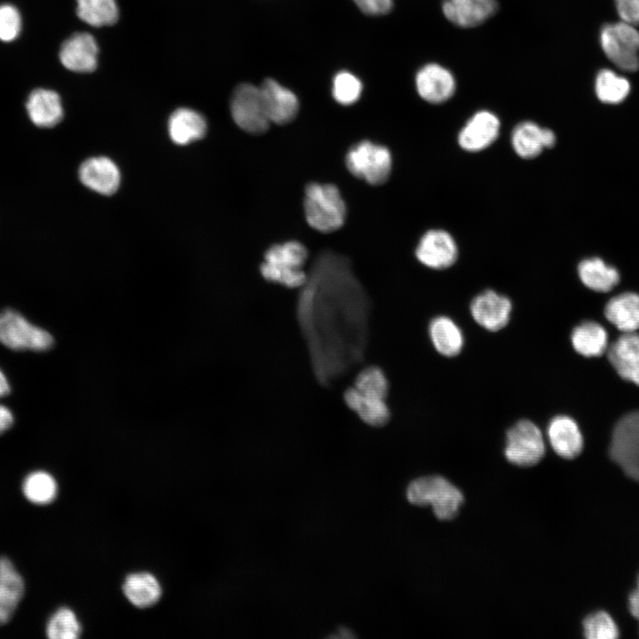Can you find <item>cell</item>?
Listing matches in <instances>:
<instances>
[{
  "label": "cell",
  "instance_id": "cell-1",
  "mask_svg": "<svg viewBox=\"0 0 639 639\" xmlns=\"http://www.w3.org/2000/svg\"><path fill=\"white\" fill-rule=\"evenodd\" d=\"M325 292L332 307L303 286L299 318L308 335L315 370L324 381L360 356L365 343L366 309L363 289L353 276L349 259L327 250L320 253L307 274Z\"/></svg>",
  "mask_w": 639,
  "mask_h": 639
},
{
  "label": "cell",
  "instance_id": "cell-2",
  "mask_svg": "<svg viewBox=\"0 0 639 639\" xmlns=\"http://www.w3.org/2000/svg\"><path fill=\"white\" fill-rule=\"evenodd\" d=\"M304 208L308 225L320 233L340 229L346 219L345 202L333 184H308L304 190Z\"/></svg>",
  "mask_w": 639,
  "mask_h": 639
},
{
  "label": "cell",
  "instance_id": "cell-3",
  "mask_svg": "<svg viewBox=\"0 0 639 639\" xmlns=\"http://www.w3.org/2000/svg\"><path fill=\"white\" fill-rule=\"evenodd\" d=\"M307 257V248L299 241L275 244L265 251L260 272L268 281L290 288H300L307 280L303 269Z\"/></svg>",
  "mask_w": 639,
  "mask_h": 639
},
{
  "label": "cell",
  "instance_id": "cell-4",
  "mask_svg": "<svg viewBox=\"0 0 639 639\" xmlns=\"http://www.w3.org/2000/svg\"><path fill=\"white\" fill-rule=\"evenodd\" d=\"M406 498L417 506L430 505L440 520L454 518L463 502L461 491L441 476L414 479L407 486Z\"/></svg>",
  "mask_w": 639,
  "mask_h": 639
},
{
  "label": "cell",
  "instance_id": "cell-5",
  "mask_svg": "<svg viewBox=\"0 0 639 639\" xmlns=\"http://www.w3.org/2000/svg\"><path fill=\"white\" fill-rule=\"evenodd\" d=\"M345 164L354 177L370 185H380L390 178L392 158L386 146L362 140L349 149Z\"/></svg>",
  "mask_w": 639,
  "mask_h": 639
},
{
  "label": "cell",
  "instance_id": "cell-6",
  "mask_svg": "<svg viewBox=\"0 0 639 639\" xmlns=\"http://www.w3.org/2000/svg\"><path fill=\"white\" fill-rule=\"evenodd\" d=\"M600 43L607 58L619 69L635 72L639 68V31L623 20L604 25Z\"/></svg>",
  "mask_w": 639,
  "mask_h": 639
},
{
  "label": "cell",
  "instance_id": "cell-7",
  "mask_svg": "<svg viewBox=\"0 0 639 639\" xmlns=\"http://www.w3.org/2000/svg\"><path fill=\"white\" fill-rule=\"evenodd\" d=\"M610 455L627 476L639 481V411L625 414L615 425Z\"/></svg>",
  "mask_w": 639,
  "mask_h": 639
},
{
  "label": "cell",
  "instance_id": "cell-8",
  "mask_svg": "<svg viewBox=\"0 0 639 639\" xmlns=\"http://www.w3.org/2000/svg\"><path fill=\"white\" fill-rule=\"evenodd\" d=\"M504 454L517 466L538 463L545 454V442L539 427L526 419L516 422L507 432Z\"/></svg>",
  "mask_w": 639,
  "mask_h": 639
},
{
  "label": "cell",
  "instance_id": "cell-9",
  "mask_svg": "<svg viewBox=\"0 0 639 639\" xmlns=\"http://www.w3.org/2000/svg\"><path fill=\"white\" fill-rule=\"evenodd\" d=\"M0 342L12 350L45 351L53 344L47 331L31 324L12 310L0 312Z\"/></svg>",
  "mask_w": 639,
  "mask_h": 639
},
{
  "label": "cell",
  "instance_id": "cell-10",
  "mask_svg": "<svg viewBox=\"0 0 639 639\" xmlns=\"http://www.w3.org/2000/svg\"><path fill=\"white\" fill-rule=\"evenodd\" d=\"M231 115L244 131L259 135L270 126L259 87L250 83L238 85L230 100Z\"/></svg>",
  "mask_w": 639,
  "mask_h": 639
},
{
  "label": "cell",
  "instance_id": "cell-11",
  "mask_svg": "<svg viewBox=\"0 0 639 639\" xmlns=\"http://www.w3.org/2000/svg\"><path fill=\"white\" fill-rule=\"evenodd\" d=\"M416 258L425 266L442 270L452 266L458 257V247L453 236L442 229L427 231L415 249Z\"/></svg>",
  "mask_w": 639,
  "mask_h": 639
},
{
  "label": "cell",
  "instance_id": "cell-12",
  "mask_svg": "<svg viewBox=\"0 0 639 639\" xmlns=\"http://www.w3.org/2000/svg\"><path fill=\"white\" fill-rule=\"evenodd\" d=\"M501 122L489 110L476 112L461 129L458 144L462 149L476 153L489 147L498 138Z\"/></svg>",
  "mask_w": 639,
  "mask_h": 639
},
{
  "label": "cell",
  "instance_id": "cell-13",
  "mask_svg": "<svg viewBox=\"0 0 639 639\" xmlns=\"http://www.w3.org/2000/svg\"><path fill=\"white\" fill-rule=\"evenodd\" d=\"M474 320L488 331H498L509 323L512 304L509 297L487 289L477 295L470 303Z\"/></svg>",
  "mask_w": 639,
  "mask_h": 639
},
{
  "label": "cell",
  "instance_id": "cell-14",
  "mask_svg": "<svg viewBox=\"0 0 639 639\" xmlns=\"http://www.w3.org/2000/svg\"><path fill=\"white\" fill-rule=\"evenodd\" d=\"M415 87L419 96L431 104H440L450 99L456 89L454 75L438 63H428L415 75Z\"/></svg>",
  "mask_w": 639,
  "mask_h": 639
},
{
  "label": "cell",
  "instance_id": "cell-15",
  "mask_svg": "<svg viewBox=\"0 0 639 639\" xmlns=\"http://www.w3.org/2000/svg\"><path fill=\"white\" fill-rule=\"evenodd\" d=\"M259 89L270 122L284 125L296 118L299 103L293 91L271 78L265 79Z\"/></svg>",
  "mask_w": 639,
  "mask_h": 639
},
{
  "label": "cell",
  "instance_id": "cell-16",
  "mask_svg": "<svg viewBox=\"0 0 639 639\" xmlns=\"http://www.w3.org/2000/svg\"><path fill=\"white\" fill-rule=\"evenodd\" d=\"M556 138L553 130L540 127L534 122L517 123L511 133V144L516 154L524 159H533L544 149L551 148Z\"/></svg>",
  "mask_w": 639,
  "mask_h": 639
},
{
  "label": "cell",
  "instance_id": "cell-17",
  "mask_svg": "<svg viewBox=\"0 0 639 639\" xmlns=\"http://www.w3.org/2000/svg\"><path fill=\"white\" fill-rule=\"evenodd\" d=\"M99 48L94 37L88 33H76L67 39L59 51V60L75 72H91L97 67Z\"/></svg>",
  "mask_w": 639,
  "mask_h": 639
},
{
  "label": "cell",
  "instance_id": "cell-18",
  "mask_svg": "<svg viewBox=\"0 0 639 639\" xmlns=\"http://www.w3.org/2000/svg\"><path fill=\"white\" fill-rule=\"evenodd\" d=\"M79 178L85 186L104 195L114 193L121 181L118 167L105 156L84 161L79 169Z\"/></svg>",
  "mask_w": 639,
  "mask_h": 639
},
{
  "label": "cell",
  "instance_id": "cell-19",
  "mask_svg": "<svg viewBox=\"0 0 639 639\" xmlns=\"http://www.w3.org/2000/svg\"><path fill=\"white\" fill-rule=\"evenodd\" d=\"M607 355L621 378L639 386V334L624 333L611 343Z\"/></svg>",
  "mask_w": 639,
  "mask_h": 639
},
{
  "label": "cell",
  "instance_id": "cell-20",
  "mask_svg": "<svg viewBox=\"0 0 639 639\" xmlns=\"http://www.w3.org/2000/svg\"><path fill=\"white\" fill-rule=\"evenodd\" d=\"M496 0H444L445 17L460 28L476 27L495 13Z\"/></svg>",
  "mask_w": 639,
  "mask_h": 639
},
{
  "label": "cell",
  "instance_id": "cell-21",
  "mask_svg": "<svg viewBox=\"0 0 639 639\" xmlns=\"http://www.w3.org/2000/svg\"><path fill=\"white\" fill-rule=\"evenodd\" d=\"M548 438L556 454L573 459L583 448V437L577 422L568 415H556L548 425Z\"/></svg>",
  "mask_w": 639,
  "mask_h": 639
},
{
  "label": "cell",
  "instance_id": "cell-22",
  "mask_svg": "<svg viewBox=\"0 0 639 639\" xmlns=\"http://www.w3.org/2000/svg\"><path fill=\"white\" fill-rule=\"evenodd\" d=\"M24 591V580L13 564L7 557H0V626L12 619Z\"/></svg>",
  "mask_w": 639,
  "mask_h": 639
},
{
  "label": "cell",
  "instance_id": "cell-23",
  "mask_svg": "<svg viewBox=\"0 0 639 639\" xmlns=\"http://www.w3.org/2000/svg\"><path fill=\"white\" fill-rule=\"evenodd\" d=\"M26 107L30 120L38 127H53L63 117L60 98L57 92L51 90L33 91L28 96Z\"/></svg>",
  "mask_w": 639,
  "mask_h": 639
},
{
  "label": "cell",
  "instance_id": "cell-24",
  "mask_svg": "<svg viewBox=\"0 0 639 639\" xmlns=\"http://www.w3.org/2000/svg\"><path fill=\"white\" fill-rule=\"evenodd\" d=\"M168 130L174 143L184 146L204 137L207 122L200 113L181 107L170 116Z\"/></svg>",
  "mask_w": 639,
  "mask_h": 639
},
{
  "label": "cell",
  "instance_id": "cell-25",
  "mask_svg": "<svg viewBox=\"0 0 639 639\" xmlns=\"http://www.w3.org/2000/svg\"><path fill=\"white\" fill-rule=\"evenodd\" d=\"M343 398L346 405L370 426H383L390 419L385 399L363 394L353 386L348 388Z\"/></svg>",
  "mask_w": 639,
  "mask_h": 639
},
{
  "label": "cell",
  "instance_id": "cell-26",
  "mask_svg": "<svg viewBox=\"0 0 639 639\" xmlns=\"http://www.w3.org/2000/svg\"><path fill=\"white\" fill-rule=\"evenodd\" d=\"M604 314L619 330L635 331L639 328V295L626 292L613 296L606 304Z\"/></svg>",
  "mask_w": 639,
  "mask_h": 639
},
{
  "label": "cell",
  "instance_id": "cell-27",
  "mask_svg": "<svg viewBox=\"0 0 639 639\" xmlns=\"http://www.w3.org/2000/svg\"><path fill=\"white\" fill-rule=\"evenodd\" d=\"M429 335L437 351L446 357L458 355L464 338L459 326L447 316H438L429 325Z\"/></svg>",
  "mask_w": 639,
  "mask_h": 639
},
{
  "label": "cell",
  "instance_id": "cell-28",
  "mask_svg": "<svg viewBox=\"0 0 639 639\" xmlns=\"http://www.w3.org/2000/svg\"><path fill=\"white\" fill-rule=\"evenodd\" d=\"M578 274L586 287L596 292H608L619 281L618 270L599 257L582 260L578 265Z\"/></svg>",
  "mask_w": 639,
  "mask_h": 639
},
{
  "label": "cell",
  "instance_id": "cell-29",
  "mask_svg": "<svg viewBox=\"0 0 639 639\" xmlns=\"http://www.w3.org/2000/svg\"><path fill=\"white\" fill-rule=\"evenodd\" d=\"M122 590L127 599L139 608L154 604L162 595L159 581L148 572H136L127 576Z\"/></svg>",
  "mask_w": 639,
  "mask_h": 639
},
{
  "label": "cell",
  "instance_id": "cell-30",
  "mask_svg": "<svg viewBox=\"0 0 639 639\" xmlns=\"http://www.w3.org/2000/svg\"><path fill=\"white\" fill-rule=\"evenodd\" d=\"M571 341L579 354L585 357H597L605 351L608 335L600 324L586 320L572 329Z\"/></svg>",
  "mask_w": 639,
  "mask_h": 639
},
{
  "label": "cell",
  "instance_id": "cell-31",
  "mask_svg": "<svg viewBox=\"0 0 639 639\" xmlns=\"http://www.w3.org/2000/svg\"><path fill=\"white\" fill-rule=\"evenodd\" d=\"M77 16L93 27L114 24L118 19L115 0H76Z\"/></svg>",
  "mask_w": 639,
  "mask_h": 639
},
{
  "label": "cell",
  "instance_id": "cell-32",
  "mask_svg": "<svg viewBox=\"0 0 639 639\" xmlns=\"http://www.w3.org/2000/svg\"><path fill=\"white\" fill-rule=\"evenodd\" d=\"M596 94L606 104H619L629 94L630 83L623 76L610 69L601 70L596 78Z\"/></svg>",
  "mask_w": 639,
  "mask_h": 639
},
{
  "label": "cell",
  "instance_id": "cell-33",
  "mask_svg": "<svg viewBox=\"0 0 639 639\" xmlns=\"http://www.w3.org/2000/svg\"><path fill=\"white\" fill-rule=\"evenodd\" d=\"M25 497L35 504L51 502L58 492V486L51 475L45 471H35L25 478L22 485Z\"/></svg>",
  "mask_w": 639,
  "mask_h": 639
},
{
  "label": "cell",
  "instance_id": "cell-34",
  "mask_svg": "<svg viewBox=\"0 0 639 639\" xmlns=\"http://www.w3.org/2000/svg\"><path fill=\"white\" fill-rule=\"evenodd\" d=\"M81 625L68 608L59 609L49 619L46 635L51 639H75L80 635Z\"/></svg>",
  "mask_w": 639,
  "mask_h": 639
},
{
  "label": "cell",
  "instance_id": "cell-35",
  "mask_svg": "<svg viewBox=\"0 0 639 639\" xmlns=\"http://www.w3.org/2000/svg\"><path fill=\"white\" fill-rule=\"evenodd\" d=\"M353 387L363 394L383 399H386L389 390L387 378L377 367H368L361 370Z\"/></svg>",
  "mask_w": 639,
  "mask_h": 639
},
{
  "label": "cell",
  "instance_id": "cell-36",
  "mask_svg": "<svg viewBox=\"0 0 639 639\" xmlns=\"http://www.w3.org/2000/svg\"><path fill=\"white\" fill-rule=\"evenodd\" d=\"M362 92V83L358 77L347 71L335 75L332 94L335 101L343 106L355 103Z\"/></svg>",
  "mask_w": 639,
  "mask_h": 639
},
{
  "label": "cell",
  "instance_id": "cell-37",
  "mask_svg": "<svg viewBox=\"0 0 639 639\" xmlns=\"http://www.w3.org/2000/svg\"><path fill=\"white\" fill-rule=\"evenodd\" d=\"M583 632L588 639H614L619 636L614 620L604 611L594 612L584 619Z\"/></svg>",
  "mask_w": 639,
  "mask_h": 639
},
{
  "label": "cell",
  "instance_id": "cell-38",
  "mask_svg": "<svg viewBox=\"0 0 639 639\" xmlns=\"http://www.w3.org/2000/svg\"><path fill=\"white\" fill-rule=\"evenodd\" d=\"M21 18L18 10L10 4L0 5V40L11 42L20 34Z\"/></svg>",
  "mask_w": 639,
  "mask_h": 639
},
{
  "label": "cell",
  "instance_id": "cell-39",
  "mask_svg": "<svg viewBox=\"0 0 639 639\" xmlns=\"http://www.w3.org/2000/svg\"><path fill=\"white\" fill-rule=\"evenodd\" d=\"M621 20L639 25V0H614Z\"/></svg>",
  "mask_w": 639,
  "mask_h": 639
},
{
  "label": "cell",
  "instance_id": "cell-40",
  "mask_svg": "<svg viewBox=\"0 0 639 639\" xmlns=\"http://www.w3.org/2000/svg\"><path fill=\"white\" fill-rule=\"evenodd\" d=\"M358 7L368 15H383L392 8V0H353Z\"/></svg>",
  "mask_w": 639,
  "mask_h": 639
},
{
  "label": "cell",
  "instance_id": "cell-41",
  "mask_svg": "<svg viewBox=\"0 0 639 639\" xmlns=\"http://www.w3.org/2000/svg\"><path fill=\"white\" fill-rule=\"evenodd\" d=\"M628 609L631 614L639 621V575L637 577L636 587L628 597Z\"/></svg>",
  "mask_w": 639,
  "mask_h": 639
},
{
  "label": "cell",
  "instance_id": "cell-42",
  "mask_svg": "<svg viewBox=\"0 0 639 639\" xmlns=\"http://www.w3.org/2000/svg\"><path fill=\"white\" fill-rule=\"evenodd\" d=\"M13 423V415L6 406L0 405V434L7 430Z\"/></svg>",
  "mask_w": 639,
  "mask_h": 639
},
{
  "label": "cell",
  "instance_id": "cell-43",
  "mask_svg": "<svg viewBox=\"0 0 639 639\" xmlns=\"http://www.w3.org/2000/svg\"><path fill=\"white\" fill-rule=\"evenodd\" d=\"M10 392V385L4 374L0 369V398Z\"/></svg>",
  "mask_w": 639,
  "mask_h": 639
},
{
  "label": "cell",
  "instance_id": "cell-44",
  "mask_svg": "<svg viewBox=\"0 0 639 639\" xmlns=\"http://www.w3.org/2000/svg\"><path fill=\"white\" fill-rule=\"evenodd\" d=\"M339 632H340V635H339L340 637H346V638L348 637V638H351V637H353V636H354V635L351 633V631H349L347 628H341Z\"/></svg>",
  "mask_w": 639,
  "mask_h": 639
}]
</instances>
